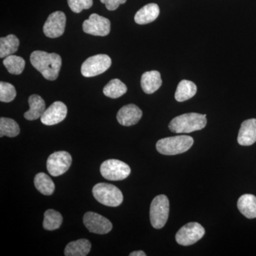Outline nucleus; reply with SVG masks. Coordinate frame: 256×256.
<instances>
[{
    "label": "nucleus",
    "mask_w": 256,
    "mask_h": 256,
    "mask_svg": "<svg viewBox=\"0 0 256 256\" xmlns=\"http://www.w3.org/2000/svg\"><path fill=\"white\" fill-rule=\"evenodd\" d=\"M102 4L110 11H114L119 8L120 5L124 4L127 0H100Z\"/></svg>",
    "instance_id": "obj_30"
},
{
    "label": "nucleus",
    "mask_w": 256,
    "mask_h": 256,
    "mask_svg": "<svg viewBox=\"0 0 256 256\" xmlns=\"http://www.w3.org/2000/svg\"><path fill=\"white\" fill-rule=\"evenodd\" d=\"M112 60L109 56L97 54L89 57L82 66V74L84 77L96 76L104 74L110 68Z\"/></svg>",
    "instance_id": "obj_7"
},
{
    "label": "nucleus",
    "mask_w": 256,
    "mask_h": 256,
    "mask_svg": "<svg viewBox=\"0 0 256 256\" xmlns=\"http://www.w3.org/2000/svg\"><path fill=\"white\" fill-rule=\"evenodd\" d=\"M72 164V156L66 151L56 152L47 160L46 168L52 176H58L68 171Z\"/></svg>",
    "instance_id": "obj_9"
},
{
    "label": "nucleus",
    "mask_w": 256,
    "mask_h": 256,
    "mask_svg": "<svg viewBox=\"0 0 256 256\" xmlns=\"http://www.w3.org/2000/svg\"><path fill=\"white\" fill-rule=\"evenodd\" d=\"M30 62L47 80H54L58 78L62 60L57 54L35 50L30 56Z\"/></svg>",
    "instance_id": "obj_1"
},
{
    "label": "nucleus",
    "mask_w": 256,
    "mask_h": 256,
    "mask_svg": "<svg viewBox=\"0 0 256 256\" xmlns=\"http://www.w3.org/2000/svg\"><path fill=\"white\" fill-rule=\"evenodd\" d=\"M67 107L64 102L56 101L44 111L41 117L45 126H54L62 122L67 116Z\"/></svg>",
    "instance_id": "obj_13"
},
{
    "label": "nucleus",
    "mask_w": 256,
    "mask_h": 256,
    "mask_svg": "<svg viewBox=\"0 0 256 256\" xmlns=\"http://www.w3.org/2000/svg\"><path fill=\"white\" fill-rule=\"evenodd\" d=\"M194 144L191 136H178L163 138L156 142V150L164 156H176L188 151Z\"/></svg>",
    "instance_id": "obj_3"
},
{
    "label": "nucleus",
    "mask_w": 256,
    "mask_h": 256,
    "mask_svg": "<svg viewBox=\"0 0 256 256\" xmlns=\"http://www.w3.org/2000/svg\"><path fill=\"white\" fill-rule=\"evenodd\" d=\"M94 0H68L70 9L74 13L82 12L84 10H88L92 6Z\"/></svg>",
    "instance_id": "obj_29"
},
{
    "label": "nucleus",
    "mask_w": 256,
    "mask_h": 256,
    "mask_svg": "<svg viewBox=\"0 0 256 256\" xmlns=\"http://www.w3.org/2000/svg\"><path fill=\"white\" fill-rule=\"evenodd\" d=\"M205 234V229L196 222H191L183 226L176 234V242L180 245L191 246L203 238Z\"/></svg>",
    "instance_id": "obj_8"
},
{
    "label": "nucleus",
    "mask_w": 256,
    "mask_h": 256,
    "mask_svg": "<svg viewBox=\"0 0 256 256\" xmlns=\"http://www.w3.org/2000/svg\"><path fill=\"white\" fill-rule=\"evenodd\" d=\"M92 249V244L87 239H79L69 242L64 250L66 256H86Z\"/></svg>",
    "instance_id": "obj_20"
},
{
    "label": "nucleus",
    "mask_w": 256,
    "mask_h": 256,
    "mask_svg": "<svg viewBox=\"0 0 256 256\" xmlns=\"http://www.w3.org/2000/svg\"><path fill=\"white\" fill-rule=\"evenodd\" d=\"M3 64L8 72L14 75H20L22 73L25 67V60L22 57L16 55H10L4 58Z\"/></svg>",
    "instance_id": "obj_27"
},
{
    "label": "nucleus",
    "mask_w": 256,
    "mask_h": 256,
    "mask_svg": "<svg viewBox=\"0 0 256 256\" xmlns=\"http://www.w3.org/2000/svg\"><path fill=\"white\" fill-rule=\"evenodd\" d=\"M20 40L14 34H10L0 38V57L6 58L8 56L14 54L18 52Z\"/></svg>",
    "instance_id": "obj_22"
},
{
    "label": "nucleus",
    "mask_w": 256,
    "mask_h": 256,
    "mask_svg": "<svg viewBox=\"0 0 256 256\" xmlns=\"http://www.w3.org/2000/svg\"><path fill=\"white\" fill-rule=\"evenodd\" d=\"M160 14V8L154 3H150L141 8L134 16V22L138 24H146L152 22Z\"/></svg>",
    "instance_id": "obj_18"
},
{
    "label": "nucleus",
    "mask_w": 256,
    "mask_h": 256,
    "mask_svg": "<svg viewBox=\"0 0 256 256\" xmlns=\"http://www.w3.org/2000/svg\"><path fill=\"white\" fill-rule=\"evenodd\" d=\"M20 132V126L14 120L3 117L0 118V137L8 136L9 138H14Z\"/></svg>",
    "instance_id": "obj_26"
},
{
    "label": "nucleus",
    "mask_w": 256,
    "mask_h": 256,
    "mask_svg": "<svg viewBox=\"0 0 256 256\" xmlns=\"http://www.w3.org/2000/svg\"><path fill=\"white\" fill-rule=\"evenodd\" d=\"M206 114L190 112L178 116L170 122L169 128L175 133H190L206 127Z\"/></svg>",
    "instance_id": "obj_2"
},
{
    "label": "nucleus",
    "mask_w": 256,
    "mask_h": 256,
    "mask_svg": "<svg viewBox=\"0 0 256 256\" xmlns=\"http://www.w3.org/2000/svg\"><path fill=\"white\" fill-rule=\"evenodd\" d=\"M128 88L119 79H112L104 87V94L110 98H118L127 92Z\"/></svg>",
    "instance_id": "obj_24"
},
{
    "label": "nucleus",
    "mask_w": 256,
    "mask_h": 256,
    "mask_svg": "<svg viewBox=\"0 0 256 256\" xmlns=\"http://www.w3.org/2000/svg\"><path fill=\"white\" fill-rule=\"evenodd\" d=\"M30 110L24 114L25 119L28 120H35L41 118L46 110V104L41 96L34 94L30 96L28 100Z\"/></svg>",
    "instance_id": "obj_16"
},
{
    "label": "nucleus",
    "mask_w": 256,
    "mask_h": 256,
    "mask_svg": "<svg viewBox=\"0 0 256 256\" xmlns=\"http://www.w3.org/2000/svg\"><path fill=\"white\" fill-rule=\"evenodd\" d=\"M63 223V216L60 212L54 210L45 212L43 226L45 230H54L60 228Z\"/></svg>",
    "instance_id": "obj_25"
},
{
    "label": "nucleus",
    "mask_w": 256,
    "mask_h": 256,
    "mask_svg": "<svg viewBox=\"0 0 256 256\" xmlns=\"http://www.w3.org/2000/svg\"><path fill=\"white\" fill-rule=\"evenodd\" d=\"M197 87L194 82L188 80H182L178 84L175 92V99L178 102H184L192 98L196 95Z\"/></svg>",
    "instance_id": "obj_21"
},
{
    "label": "nucleus",
    "mask_w": 256,
    "mask_h": 256,
    "mask_svg": "<svg viewBox=\"0 0 256 256\" xmlns=\"http://www.w3.org/2000/svg\"><path fill=\"white\" fill-rule=\"evenodd\" d=\"M142 116V110L134 104L126 105L120 109L117 120L124 126H132L137 124Z\"/></svg>",
    "instance_id": "obj_14"
},
{
    "label": "nucleus",
    "mask_w": 256,
    "mask_h": 256,
    "mask_svg": "<svg viewBox=\"0 0 256 256\" xmlns=\"http://www.w3.org/2000/svg\"><path fill=\"white\" fill-rule=\"evenodd\" d=\"M82 30L94 36H106L110 33V22L100 15L92 14L82 24Z\"/></svg>",
    "instance_id": "obj_10"
},
{
    "label": "nucleus",
    "mask_w": 256,
    "mask_h": 256,
    "mask_svg": "<svg viewBox=\"0 0 256 256\" xmlns=\"http://www.w3.org/2000/svg\"><path fill=\"white\" fill-rule=\"evenodd\" d=\"M146 254L142 250H137V252H131L130 254V256H146Z\"/></svg>",
    "instance_id": "obj_31"
},
{
    "label": "nucleus",
    "mask_w": 256,
    "mask_h": 256,
    "mask_svg": "<svg viewBox=\"0 0 256 256\" xmlns=\"http://www.w3.org/2000/svg\"><path fill=\"white\" fill-rule=\"evenodd\" d=\"M256 142V119L246 120L239 130L238 142L240 146H250Z\"/></svg>",
    "instance_id": "obj_15"
},
{
    "label": "nucleus",
    "mask_w": 256,
    "mask_h": 256,
    "mask_svg": "<svg viewBox=\"0 0 256 256\" xmlns=\"http://www.w3.org/2000/svg\"><path fill=\"white\" fill-rule=\"evenodd\" d=\"M238 210L248 218H256V196L252 194L242 195L237 203Z\"/></svg>",
    "instance_id": "obj_19"
},
{
    "label": "nucleus",
    "mask_w": 256,
    "mask_h": 256,
    "mask_svg": "<svg viewBox=\"0 0 256 256\" xmlns=\"http://www.w3.org/2000/svg\"><path fill=\"white\" fill-rule=\"evenodd\" d=\"M170 202L168 196L159 195L152 202L150 217L152 226L156 229L163 228L169 217Z\"/></svg>",
    "instance_id": "obj_5"
},
{
    "label": "nucleus",
    "mask_w": 256,
    "mask_h": 256,
    "mask_svg": "<svg viewBox=\"0 0 256 256\" xmlns=\"http://www.w3.org/2000/svg\"><path fill=\"white\" fill-rule=\"evenodd\" d=\"M66 18L63 12L57 11L52 13L44 25L43 31L48 38H58L65 31Z\"/></svg>",
    "instance_id": "obj_12"
},
{
    "label": "nucleus",
    "mask_w": 256,
    "mask_h": 256,
    "mask_svg": "<svg viewBox=\"0 0 256 256\" xmlns=\"http://www.w3.org/2000/svg\"><path fill=\"white\" fill-rule=\"evenodd\" d=\"M162 80L161 74L158 70L146 72L142 74L141 78V86L143 92L146 94H152L161 87Z\"/></svg>",
    "instance_id": "obj_17"
},
{
    "label": "nucleus",
    "mask_w": 256,
    "mask_h": 256,
    "mask_svg": "<svg viewBox=\"0 0 256 256\" xmlns=\"http://www.w3.org/2000/svg\"><path fill=\"white\" fill-rule=\"evenodd\" d=\"M92 194L99 203L107 206L117 207L124 202L122 192L110 184H97L92 188Z\"/></svg>",
    "instance_id": "obj_4"
},
{
    "label": "nucleus",
    "mask_w": 256,
    "mask_h": 256,
    "mask_svg": "<svg viewBox=\"0 0 256 256\" xmlns=\"http://www.w3.org/2000/svg\"><path fill=\"white\" fill-rule=\"evenodd\" d=\"M100 173L106 180L120 181L128 178L131 172L129 165L118 160L110 159L100 165Z\"/></svg>",
    "instance_id": "obj_6"
},
{
    "label": "nucleus",
    "mask_w": 256,
    "mask_h": 256,
    "mask_svg": "<svg viewBox=\"0 0 256 256\" xmlns=\"http://www.w3.org/2000/svg\"><path fill=\"white\" fill-rule=\"evenodd\" d=\"M16 96V90L12 84L10 82H0V100L2 102H12L14 100Z\"/></svg>",
    "instance_id": "obj_28"
},
{
    "label": "nucleus",
    "mask_w": 256,
    "mask_h": 256,
    "mask_svg": "<svg viewBox=\"0 0 256 256\" xmlns=\"http://www.w3.org/2000/svg\"><path fill=\"white\" fill-rule=\"evenodd\" d=\"M84 224L90 233L108 234L112 230V224L110 220L95 212H88L84 216Z\"/></svg>",
    "instance_id": "obj_11"
},
{
    "label": "nucleus",
    "mask_w": 256,
    "mask_h": 256,
    "mask_svg": "<svg viewBox=\"0 0 256 256\" xmlns=\"http://www.w3.org/2000/svg\"><path fill=\"white\" fill-rule=\"evenodd\" d=\"M34 183L36 190L45 196H50L54 192V183L50 176L45 173H38L35 176Z\"/></svg>",
    "instance_id": "obj_23"
}]
</instances>
